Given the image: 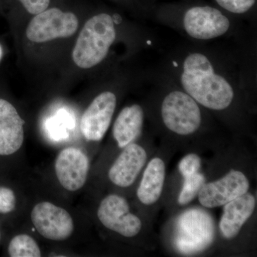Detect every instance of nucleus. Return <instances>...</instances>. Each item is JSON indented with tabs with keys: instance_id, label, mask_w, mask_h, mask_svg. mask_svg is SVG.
<instances>
[{
	"instance_id": "obj_13",
	"label": "nucleus",
	"mask_w": 257,
	"mask_h": 257,
	"mask_svg": "<svg viewBox=\"0 0 257 257\" xmlns=\"http://www.w3.org/2000/svg\"><path fill=\"white\" fill-rule=\"evenodd\" d=\"M224 206L219 228L224 237L233 239L252 215L256 207V199L252 194L246 192Z\"/></svg>"
},
{
	"instance_id": "obj_3",
	"label": "nucleus",
	"mask_w": 257,
	"mask_h": 257,
	"mask_svg": "<svg viewBox=\"0 0 257 257\" xmlns=\"http://www.w3.org/2000/svg\"><path fill=\"white\" fill-rule=\"evenodd\" d=\"M162 116L165 126L180 135L195 133L202 122V114L197 101L188 94L179 91L165 96L162 104Z\"/></svg>"
},
{
	"instance_id": "obj_21",
	"label": "nucleus",
	"mask_w": 257,
	"mask_h": 257,
	"mask_svg": "<svg viewBox=\"0 0 257 257\" xmlns=\"http://www.w3.org/2000/svg\"><path fill=\"white\" fill-rule=\"evenodd\" d=\"M24 8L32 15H37L47 9L50 0H19Z\"/></svg>"
},
{
	"instance_id": "obj_5",
	"label": "nucleus",
	"mask_w": 257,
	"mask_h": 257,
	"mask_svg": "<svg viewBox=\"0 0 257 257\" xmlns=\"http://www.w3.org/2000/svg\"><path fill=\"white\" fill-rule=\"evenodd\" d=\"M31 220L39 234L51 241H64L74 232V221L70 214L50 202L37 204L32 209Z\"/></svg>"
},
{
	"instance_id": "obj_23",
	"label": "nucleus",
	"mask_w": 257,
	"mask_h": 257,
	"mask_svg": "<svg viewBox=\"0 0 257 257\" xmlns=\"http://www.w3.org/2000/svg\"><path fill=\"white\" fill-rule=\"evenodd\" d=\"M0 239H1V231H0Z\"/></svg>"
},
{
	"instance_id": "obj_12",
	"label": "nucleus",
	"mask_w": 257,
	"mask_h": 257,
	"mask_svg": "<svg viewBox=\"0 0 257 257\" xmlns=\"http://www.w3.org/2000/svg\"><path fill=\"white\" fill-rule=\"evenodd\" d=\"M145 149L137 144H130L115 160L109 169V178L119 187H128L135 182L147 161Z\"/></svg>"
},
{
	"instance_id": "obj_15",
	"label": "nucleus",
	"mask_w": 257,
	"mask_h": 257,
	"mask_svg": "<svg viewBox=\"0 0 257 257\" xmlns=\"http://www.w3.org/2000/svg\"><path fill=\"white\" fill-rule=\"evenodd\" d=\"M165 179V165L162 159H152L144 172L138 187L139 200L146 205L155 204L160 199Z\"/></svg>"
},
{
	"instance_id": "obj_6",
	"label": "nucleus",
	"mask_w": 257,
	"mask_h": 257,
	"mask_svg": "<svg viewBox=\"0 0 257 257\" xmlns=\"http://www.w3.org/2000/svg\"><path fill=\"white\" fill-rule=\"evenodd\" d=\"M97 216L106 229L125 237L136 236L143 226L140 218L130 212L127 201L116 194H110L102 199Z\"/></svg>"
},
{
	"instance_id": "obj_4",
	"label": "nucleus",
	"mask_w": 257,
	"mask_h": 257,
	"mask_svg": "<svg viewBox=\"0 0 257 257\" xmlns=\"http://www.w3.org/2000/svg\"><path fill=\"white\" fill-rule=\"evenodd\" d=\"M79 21L72 13L51 8L36 15L26 30L29 40L43 43L59 38H68L77 32Z\"/></svg>"
},
{
	"instance_id": "obj_16",
	"label": "nucleus",
	"mask_w": 257,
	"mask_h": 257,
	"mask_svg": "<svg viewBox=\"0 0 257 257\" xmlns=\"http://www.w3.org/2000/svg\"><path fill=\"white\" fill-rule=\"evenodd\" d=\"M8 253L12 257H40V246L32 236L26 234L16 235L8 246Z\"/></svg>"
},
{
	"instance_id": "obj_11",
	"label": "nucleus",
	"mask_w": 257,
	"mask_h": 257,
	"mask_svg": "<svg viewBox=\"0 0 257 257\" xmlns=\"http://www.w3.org/2000/svg\"><path fill=\"white\" fill-rule=\"evenodd\" d=\"M25 121L10 101L0 98V156H10L23 146Z\"/></svg>"
},
{
	"instance_id": "obj_8",
	"label": "nucleus",
	"mask_w": 257,
	"mask_h": 257,
	"mask_svg": "<svg viewBox=\"0 0 257 257\" xmlns=\"http://www.w3.org/2000/svg\"><path fill=\"white\" fill-rule=\"evenodd\" d=\"M184 27L192 38L208 40L224 35L230 28V22L216 8L194 7L186 12Z\"/></svg>"
},
{
	"instance_id": "obj_9",
	"label": "nucleus",
	"mask_w": 257,
	"mask_h": 257,
	"mask_svg": "<svg viewBox=\"0 0 257 257\" xmlns=\"http://www.w3.org/2000/svg\"><path fill=\"white\" fill-rule=\"evenodd\" d=\"M248 189L249 182L244 174L231 170L219 180L204 184L198 197L204 207H218L248 192Z\"/></svg>"
},
{
	"instance_id": "obj_7",
	"label": "nucleus",
	"mask_w": 257,
	"mask_h": 257,
	"mask_svg": "<svg viewBox=\"0 0 257 257\" xmlns=\"http://www.w3.org/2000/svg\"><path fill=\"white\" fill-rule=\"evenodd\" d=\"M116 106L114 93L104 92L94 98L80 121L82 136L89 142L101 141L110 126Z\"/></svg>"
},
{
	"instance_id": "obj_19",
	"label": "nucleus",
	"mask_w": 257,
	"mask_h": 257,
	"mask_svg": "<svg viewBox=\"0 0 257 257\" xmlns=\"http://www.w3.org/2000/svg\"><path fill=\"white\" fill-rule=\"evenodd\" d=\"M17 197L13 189L0 186V214H10L15 210Z\"/></svg>"
},
{
	"instance_id": "obj_20",
	"label": "nucleus",
	"mask_w": 257,
	"mask_h": 257,
	"mask_svg": "<svg viewBox=\"0 0 257 257\" xmlns=\"http://www.w3.org/2000/svg\"><path fill=\"white\" fill-rule=\"evenodd\" d=\"M201 167V159L195 154H189L181 160L179 168L182 175L185 177L194 175L199 172Z\"/></svg>"
},
{
	"instance_id": "obj_17",
	"label": "nucleus",
	"mask_w": 257,
	"mask_h": 257,
	"mask_svg": "<svg viewBox=\"0 0 257 257\" xmlns=\"http://www.w3.org/2000/svg\"><path fill=\"white\" fill-rule=\"evenodd\" d=\"M205 179L202 174L197 173L185 177L183 187L179 194L178 202L180 205H185L192 202L202 189Z\"/></svg>"
},
{
	"instance_id": "obj_2",
	"label": "nucleus",
	"mask_w": 257,
	"mask_h": 257,
	"mask_svg": "<svg viewBox=\"0 0 257 257\" xmlns=\"http://www.w3.org/2000/svg\"><path fill=\"white\" fill-rule=\"evenodd\" d=\"M115 39L113 18L106 13L96 15L87 21L79 33L72 60L79 68H92L106 58Z\"/></svg>"
},
{
	"instance_id": "obj_1",
	"label": "nucleus",
	"mask_w": 257,
	"mask_h": 257,
	"mask_svg": "<svg viewBox=\"0 0 257 257\" xmlns=\"http://www.w3.org/2000/svg\"><path fill=\"white\" fill-rule=\"evenodd\" d=\"M181 82L187 94L208 109L223 110L232 102L231 84L214 72L212 64L202 54H191L185 59Z\"/></svg>"
},
{
	"instance_id": "obj_14",
	"label": "nucleus",
	"mask_w": 257,
	"mask_h": 257,
	"mask_svg": "<svg viewBox=\"0 0 257 257\" xmlns=\"http://www.w3.org/2000/svg\"><path fill=\"white\" fill-rule=\"evenodd\" d=\"M144 111L138 104L122 109L113 126V136L120 148H124L140 136L143 130Z\"/></svg>"
},
{
	"instance_id": "obj_18",
	"label": "nucleus",
	"mask_w": 257,
	"mask_h": 257,
	"mask_svg": "<svg viewBox=\"0 0 257 257\" xmlns=\"http://www.w3.org/2000/svg\"><path fill=\"white\" fill-rule=\"evenodd\" d=\"M215 1L219 6L230 13L243 14L252 8L256 0H215Z\"/></svg>"
},
{
	"instance_id": "obj_10",
	"label": "nucleus",
	"mask_w": 257,
	"mask_h": 257,
	"mask_svg": "<svg viewBox=\"0 0 257 257\" xmlns=\"http://www.w3.org/2000/svg\"><path fill=\"white\" fill-rule=\"evenodd\" d=\"M89 161L82 150L71 147L64 149L55 162L56 177L64 189L77 192L87 182Z\"/></svg>"
},
{
	"instance_id": "obj_22",
	"label": "nucleus",
	"mask_w": 257,
	"mask_h": 257,
	"mask_svg": "<svg viewBox=\"0 0 257 257\" xmlns=\"http://www.w3.org/2000/svg\"><path fill=\"white\" fill-rule=\"evenodd\" d=\"M3 48H2L1 45H0V61L2 60V57H3Z\"/></svg>"
}]
</instances>
